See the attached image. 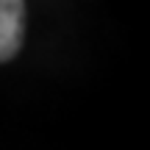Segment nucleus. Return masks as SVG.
Returning <instances> with one entry per match:
<instances>
[{"mask_svg":"<svg viewBox=\"0 0 150 150\" xmlns=\"http://www.w3.org/2000/svg\"><path fill=\"white\" fill-rule=\"evenodd\" d=\"M25 33V0H0V61L17 56Z\"/></svg>","mask_w":150,"mask_h":150,"instance_id":"f257e3e1","label":"nucleus"}]
</instances>
